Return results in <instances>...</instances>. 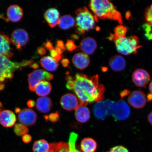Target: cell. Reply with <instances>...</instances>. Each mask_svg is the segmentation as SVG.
Returning <instances> with one entry per match:
<instances>
[{
    "label": "cell",
    "mask_w": 152,
    "mask_h": 152,
    "mask_svg": "<svg viewBox=\"0 0 152 152\" xmlns=\"http://www.w3.org/2000/svg\"><path fill=\"white\" fill-rule=\"evenodd\" d=\"M16 121V115L12 111L0 109V124L5 128L14 126Z\"/></svg>",
    "instance_id": "9a60e30c"
},
{
    "label": "cell",
    "mask_w": 152,
    "mask_h": 152,
    "mask_svg": "<svg viewBox=\"0 0 152 152\" xmlns=\"http://www.w3.org/2000/svg\"><path fill=\"white\" fill-rule=\"evenodd\" d=\"M131 94L130 91L128 90H125L121 91L120 92V96L121 98H124L127 96H129Z\"/></svg>",
    "instance_id": "ab89813d"
},
{
    "label": "cell",
    "mask_w": 152,
    "mask_h": 152,
    "mask_svg": "<svg viewBox=\"0 0 152 152\" xmlns=\"http://www.w3.org/2000/svg\"><path fill=\"white\" fill-rule=\"evenodd\" d=\"M23 15V10L18 5L10 6L7 10V16L9 20L12 22L19 21Z\"/></svg>",
    "instance_id": "d6986e66"
},
{
    "label": "cell",
    "mask_w": 152,
    "mask_h": 152,
    "mask_svg": "<svg viewBox=\"0 0 152 152\" xmlns=\"http://www.w3.org/2000/svg\"><path fill=\"white\" fill-rule=\"evenodd\" d=\"M90 110L85 106L81 105L75 110V117L79 122H87L90 119Z\"/></svg>",
    "instance_id": "603a6c76"
},
{
    "label": "cell",
    "mask_w": 152,
    "mask_h": 152,
    "mask_svg": "<svg viewBox=\"0 0 152 152\" xmlns=\"http://www.w3.org/2000/svg\"><path fill=\"white\" fill-rule=\"evenodd\" d=\"M131 111L130 107L124 101L113 102L112 105L111 115L115 119L124 121L128 118L130 115Z\"/></svg>",
    "instance_id": "ba28073f"
},
{
    "label": "cell",
    "mask_w": 152,
    "mask_h": 152,
    "mask_svg": "<svg viewBox=\"0 0 152 152\" xmlns=\"http://www.w3.org/2000/svg\"><path fill=\"white\" fill-rule=\"evenodd\" d=\"M59 17L60 13L58 10L53 8L48 9L44 14L45 20L52 28L55 27L58 24Z\"/></svg>",
    "instance_id": "ffe728a7"
},
{
    "label": "cell",
    "mask_w": 152,
    "mask_h": 152,
    "mask_svg": "<svg viewBox=\"0 0 152 152\" xmlns=\"http://www.w3.org/2000/svg\"><path fill=\"white\" fill-rule=\"evenodd\" d=\"M28 87L31 92H34L35 87L39 83L43 81L50 80L54 76L42 69L36 70L28 74Z\"/></svg>",
    "instance_id": "52a82bcc"
},
{
    "label": "cell",
    "mask_w": 152,
    "mask_h": 152,
    "mask_svg": "<svg viewBox=\"0 0 152 152\" xmlns=\"http://www.w3.org/2000/svg\"><path fill=\"white\" fill-rule=\"evenodd\" d=\"M28 39V33L23 28H19L14 30L11 35V41L18 49L26 45Z\"/></svg>",
    "instance_id": "30bf717a"
},
{
    "label": "cell",
    "mask_w": 152,
    "mask_h": 152,
    "mask_svg": "<svg viewBox=\"0 0 152 152\" xmlns=\"http://www.w3.org/2000/svg\"><path fill=\"white\" fill-rule=\"evenodd\" d=\"M46 51L45 47H39L38 48L37 50V52L38 54L41 55V56L45 54L46 53Z\"/></svg>",
    "instance_id": "60d3db41"
},
{
    "label": "cell",
    "mask_w": 152,
    "mask_h": 152,
    "mask_svg": "<svg viewBox=\"0 0 152 152\" xmlns=\"http://www.w3.org/2000/svg\"><path fill=\"white\" fill-rule=\"evenodd\" d=\"M145 18L147 24L152 28V4L146 9L145 12Z\"/></svg>",
    "instance_id": "4dcf8cb0"
},
{
    "label": "cell",
    "mask_w": 152,
    "mask_h": 152,
    "mask_svg": "<svg viewBox=\"0 0 152 152\" xmlns=\"http://www.w3.org/2000/svg\"><path fill=\"white\" fill-rule=\"evenodd\" d=\"M36 105L38 111L42 113H46L52 109V102L48 97H41L37 100Z\"/></svg>",
    "instance_id": "7402d4cb"
},
{
    "label": "cell",
    "mask_w": 152,
    "mask_h": 152,
    "mask_svg": "<svg viewBox=\"0 0 152 152\" xmlns=\"http://www.w3.org/2000/svg\"><path fill=\"white\" fill-rule=\"evenodd\" d=\"M77 137V134L72 132L70 134L68 142H60L50 144L49 152H81L76 147Z\"/></svg>",
    "instance_id": "8992f818"
},
{
    "label": "cell",
    "mask_w": 152,
    "mask_h": 152,
    "mask_svg": "<svg viewBox=\"0 0 152 152\" xmlns=\"http://www.w3.org/2000/svg\"><path fill=\"white\" fill-rule=\"evenodd\" d=\"M97 45L96 41L93 38L87 37L81 41L80 48L84 54L87 55H92L96 51Z\"/></svg>",
    "instance_id": "e0dca14e"
},
{
    "label": "cell",
    "mask_w": 152,
    "mask_h": 152,
    "mask_svg": "<svg viewBox=\"0 0 152 152\" xmlns=\"http://www.w3.org/2000/svg\"><path fill=\"white\" fill-rule=\"evenodd\" d=\"M5 87V85L3 83L0 82V92L2 91Z\"/></svg>",
    "instance_id": "bcb514c9"
},
{
    "label": "cell",
    "mask_w": 152,
    "mask_h": 152,
    "mask_svg": "<svg viewBox=\"0 0 152 152\" xmlns=\"http://www.w3.org/2000/svg\"><path fill=\"white\" fill-rule=\"evenodd\" d=\"M45 48L46 49L49 51L54 49L53 44L50 41L47 40L44 43Z\"/></svg>",
    "instance_id": "8d00e7d4"
},
{
    "label": "cell",
    "mask_w": 152,
    "mask_h": 152,
    "mask_svg": "<svg viewBox=\"0 0 152 152\" xmlns=\"http://www.w3.org/2000/svg\"><path fill=\"white\" fill-rule=\"evenodd\" d=\"M31 136L29 134H26L23 136L22 140L24 143L28 144L31 141Z\"/></svg>",
    "instance_id": "74e56055"
},
{
    "label": "cell",
    "mask_w": 152,
    "mask_h": 152,
    "mask_svg": "<svg viewBox=\"0 0 152 152\" xmlns=\"http://www.w3.org/2000/svg\"><path fill=\"white\" fill-rule=\"evenodd\" d=\"M150 79L151 77L149 73L143 69H137L132 74L133 82L138 87L145 88Z\"/></svg>",
    "instance_id": "4fadbf2b"
},
{
    "label": "cell",
    "mask_w": 152,
    "mask_h": 152,
    "mask_svg": "<svg viewBox=\"0 0 152 152\" xmlns=\"http://www.w3.org/2000/svg\"><path fill=\"white\" fill-rule=\"evenodd\" d=\"M11 40L8 36L3 33L0 34V55L11 58L14 54L10 47Z\"/></svg>",
    "instance_id": "2e32d148"
},
{
    "label": "cell",
    "mask_w": 152,
    "mask_h": 152,
    "mask_svg": "<svg viewBox=\"0 0 152 152\" xmlns=\"http://www.w3.org/2000/svg\"><path fill=\"white\" fill-rule=\"evenodd\" d=\"M35 102L32 100H28L27 102L28 106L30 108L34 107L35 106Z\"/></svg>",
    "instance_id": "7bdbcfd3"
},
{
    "label": "cell",
    "mask_w": 152,
    "mask_h": 152,
    "mask_svg": "<svg viewBox=\"0 0 152 152\" xmlns=\"http://www.w3.org/2000/svg\"><path fill=\"white\" fill-rule=\"evenodd\" d=\"M33 64V60H24L19 62H12L7 57L0 55V82L3 83L8 80H11L16 70L25 66H31Z\"/></svg>",
    "instance_id": "3957f363"
},
{
    "label": "cell",
    "mask_w": 152,
    "mask_h": 152,
    "mask_svg": "<svg viewBox=\"0 0 152 152\" xmlns=\"http://www.w3.org/2000/svg\"><path fill=\"white\" fill-rule=\"evenodd\" d=\"M89 7L98 20V19H109L117 21L121 25L123 24L121 13L109 1L93 0L91 1Z\"/></svg>",
    "instance_id": "7a4b0ae2"
},
{
    "label": "cell",
    "mask_w": 152,
    "mask_h": 152,
    "mask_svg": "<svg viewBox=\"0 0 152 152\" xmlns=\"http://www.w3.org/2000/svg\"><path fill=\"white\" fill-rule=\"evenodd\" d=\"M50 52L51 56L57 62L61 59L62 55L59 53L55 48L50 51Z\"/></svg>",
    "instance_id": "836d02e7"
},
{
    "label": "cell",
    "mask_w": 152,
    "mask_h": 152,
    "mask_svg": "<svg viewBox=\"0 0 152 152\" xmlns=\"http://www.w3.org/2000/svg\"><path fill=\"white\" fill-rule=\"evenodd\" d=\"M45 119L50 121L53 122H56L59 118V115L58 113H52L49 115L48 116L45 117Z\"/></svg>",
    "instance_id": "e575fe53"
},
{
    "label": "cell",
    "mask_w": 152,
    "mask_h": 152,
    "mask_svg": "<svg viewBox=\"0 0 152 152\" xmlns=\"http://www.w3.org/2000/svg\"><path fill=\"white\" fill-rule=\"evenodd\" d=\"M72 37H73V39H78L79 37H78V36L77 35H72Z\"/></svg>",
    "instance_id": "c3c4849f"
},
{
    "label": "cell",
    "mask_w": 152,
    "mask_h": 152,
    "mask_svg": "<svg viewBox=\"0 0 152 152\" xmlns=\"http://www.w3.org/2000/svg\"><path fill=\"white\" fill-rule=\"evenodd\" d=\"M114 102L110 100L97 102L93 107L95 116L104 120L108 116L111 115V108Z\"/></svg>",
    "instance_id": "9c48e42d"
},
{
    "label": "cell",
    "mask_w": 152,
    "mask_h": 152,
    "mask_svg": "<svg viewBox=\"0 0 152 152\" xmlns=\"http://www.w3.org/2000/svg\"><path fill=\"white\" fill-rule=\"evenodd\" d=\"M109 64L111 69L115 72L123 71L126 66L125 59L119 55H116L112 57L110 59Z\"/></svg>",
    "instance_id": "44dd1931"
},
{
    "label": "cell",
    "mask_w": 152,
    "mask_h": 152,
    "mask_svg": "<svg viewBox=\"0 0 152 152\" xmlns=\"http://www.w3.org/2000/svg\"><path fill=\"white\" fill-rule=\"evenodd\" d=\"M149 88L151 94H152V81H151V82L150 83Z\"/></svg>",
    "instance_id": "7dc6e473"
},
{
    "label": "cell",
    "mask_w": 152,
    "mask_h": 152,
    "mask_svg": "<svg viewBox=\"0 0 152 152\" xmlns=\"http://www.w3.org/2000/svg\"><path fill=\"white\" fill-rule=\"evenodd\" d=\"M76 32L82 35L92 29L98 20L86 7L77 9L76 11Z\"/></svg>",
    "instance_id": "5b68a950"
},
{
    "label": "cell",
    "mask_w": 152,
    "mask_h": 152,
    "mask_svg": "<svg viewBox=\"0 0 152 152\" xmlns=\"http://www.w3.org/2000/svg\"><path fill=\"white\" fill-rule=\"evenodd\" d=\"M148 120L152 126V111L149 114L148 117Z\"/></svg>",
    "instance_id": "ee69618b"
},
{
    "label": "cell",
    "mask_w": 152,
    "mask_h": 152,
    "mask_svg": "<svg viewBox=\"0 0 152 152\" xmlns=\"http://www.w3.org/2000/svg\"><path fill=\"white\" fill-rule=\"evenodd\" d=\"M15 111H16V113H20V109H19L18 108H17L15 110Z\"/></svg>",
    "instance_id": "681fc988"
},
{
    "label": "cell",
    "mask_w": 152,
    "mask_h": 152,
    "mask_svg": "<svg viewBox=\"0 0 152 152\" xmlns=\"http://www.w3.org/2000/svg\"><path fill=\"white\" fill-rule=\"evenodd\" d=\"M40 64L44 68L49 71H56L58 66V62L49 56L42 57L40 60Z\"/></svg>",
    "instance_id": "d4e9b609"
},
{
    "label": "cell",
    "mask_w": 152,
    "mask_h": 152,
    "mask_svg": "<svg viewBox=\"0 0 152 152\" xmlns=\"http://www.w3.org/2000/svg\"><path fill=\"white\" fill-rule=\"evenodd\" d=\"M97 146L96 141L90 138L83 139L80 144L81 149L83 152H94L96 150Z\"/></svg>",
    "instance_id": "484cf974"
},
{
    "label": "cell",
    "mask_w": 152,
    "mask_h": 152,
    "mask_svg": "<svg viewBox=\"0 0 152 152\" xmlns=\"http://www.w3.org/2000/svg\"><path fill=\"white\" fill-rule=\"evenodd\" d=\"M66 48L69 52H72L77 48V47L75 45L73 40L69 39L66 41L65 45Z\"/></svg>",
    "instance_id": "1f68e13d"
},
{
    "label": "cell",
    "mask_w": 152,
    "mask_h": 152,
    "mask_svg": "<svg viewBox=\"0 0 152 152\" xmlns=\"http://www.w3.org/2000/svg\"><path fill=\"white\" fill-rule=\"evenodd\" d=\"M52 90V85L47 81L39 83L35 87V91L38 96H45L50 94Z\"/></svg>",
    "instance_id": "cb8c5ba5"
},
{
    "label": "cell",
    "mask_w": 152,
    "mask_h": 152,
    "mask_svg": "<svg viewBox=\"0 0 152 152\" xmlns=\"http://www.w3.org/2000/svg\"><path fill=\"white\" fill-rule=\"evenodd\" d=\"M90 58L88 55L83 53H77L72 58V62L76 68L80 70L86 68L90 64Z\"/></svg>",
    "instance_id": "ac0fdd59"
},
{
    "label": "cell",
    "mask_w": 152,
    "mask_h": 152,
    "mask_svg": "<svg viewBox=\"0 0 152 152\" xmlns=\"http://www.w3.org/2000/svg\"><path fill=\"white\" fill-rule=\"evenodd\" d=\"M58 24L61 29L67 30L75 26V20L71 15H64L60 18Z\"/></svg>",
    "instance_id": "4316f807"
},
{
    "label": "cell",
    "mask_w": 152,
    "mask_h": 152,
    "mask_svg": "<svg viewBox=\"0 0 152 152\" xmlns=\"http://www.w3.org/2000/svg\"><path fill=\"white\" fill-rule=\"evenodd\" d=\"M147 100L148 102L152 101V94L151 93L148 95Z\"/></svg>",
    "instance_id": "f6af8a7d"
},
{
    "label": "cell",
    "mask_w": 152,
    "mask_h": 152,
    "mask_svg": "<svg viewBox=\"0 0 152 152\" xmlns=\"http://www.w3.org/2000/svg\"><path fill=\"white\" fill-rule=\"evenodd\" d=\"M144 28L146 32V36L148 39H152V33H151L152 28L148 24H145L144 26Z\"/></svg>",
    "instance_id": "d590c367"
},
{
    "label": "cell",
    "mask_w": 152,
    "mask_h": 152,
    "mask_svg": "<svg viewBox=\"0 0 152 152\" xmlns=\"http://www.w3.org/2000/svg\"><path fill=\"white\" fill-rule=\"evenodd\" d=\"M128 100L130 105L136 109L143 108L147 103L145 94L140 91H134L131 93L129 95Z\"/></svg>",
    "instance_id": "8fae6325"
},
{
    "label": "cell",
    "mask_w": 152,
    "mask_h": 152,
    "mask_svg": "<svg viewBox=\"0 0 152 152\" xmlns=\"http://www.w3.org/2000/svg\"><path fill=\"white\" fill-rule=\"evenodd\" d=\"M19 121L26 126L34 125L37 122V115L33 110L25 109L20 111L18 115Z\"/></svg>",
    "instance_id": "5bb4252c"
},
{
    "label": "cell",
    "mask_w": 152,
    "mask_h": 152,
    "mask_svg": "<svg viewBox=\"0 0 152 152\" xmlns=\"http://www.w3.org/2000/svg\"><path fill=\"white\" fill-rule=\"evenodd\" d=\"M105 152H129L126 148L122 145H118L112 148L109 151Z\"/></svg>",
    "instance_id": "d6a6232c"
},
{
    "label": "cell",
    "mask_w": 152,
    "mask_h": 152,
    "mask_svg": "<svg viewBox=\"0 0 152 152\" xmlns=\"http://www.w3.org/2000/svg\"><path fill=\"white\" fill-rule=\"evenodd\" d=\"M109 39L115 43L118 52L125 56L136 54L138 49L142 47L139 44L138 37L136 36L118 37H116L113 34H111Z\"/></svg>",
    "instance_id": "277c9868"
},
{
    "label": "cell",
    "mask_w": 152,
    "mask_h": 152,
    "mask_svg": "<svg viewBox=\"0 0 152 152\" xmlns=\"http://www.w3.org/2000/svg\"><path fill=\"white\" fill-rule=\"evenodd\" d=\"M66 79V87L73 91L81 105L86 106L103 99L105 88L103 85L99 84L98 75L90 77L84 74L77 73L73 78L68 76Z\"/></svg>",
    "instance_id": "6da1fadb"
},
{
    "label": "cell",
    "mask_w": 152,
    "mask_h": 152,
    "mask_svg": "<svg viewBox=\"0 0 152 152\" xmlns=\"http://www.w3.org/2000/svg\"><path fill=\"white\" fill-rule=\"evenodd\" d=\"M50 148V144L46 140L42 139L34 142L33 150L34 152H49Z\"/></svg>",
    "instance_id": "83f0119b"
},
{
    "label": "cell",
    "mask_w": 152,
    "mask_h": 152,
    "mask_svg": "<svg viewBox=\"0 0 152 152\" xmlns=\"http://www.w3.org/2000/svg\"><path fill=\"white\" fill-rule=\"evenodd\" d=\"M60 102L62 107L68 111L76 110L81 105V102L77 97L71 94L64 95L61 99Z\"/></svg>",
    "instance_id": "7c38bea8"
},
{
    "label": "cell",
    "mask_w": 152,
    "mask_h": 152,
    "mask_svg": "<svg viewBox=\"0 0 152 152\" xmlns=\"http://www.w3.org/2000/svg\"><path fill=\"white\" fill-rule=\"evenodd\" d=\"M61 64L64 67H66L68 66L69 63V60L67 59H63L61 61Z\"/></svg>",
    "instance_id": "b9f144b4"
},
{
    "label": "cell",
    "mask_w": 152,
    "mask_h": 152,
    "mask_svg": "<svg viewBox=\"0 0 152 152\" xmlns=\"http://www.w3.org/2000/svg\"><path fill=\"white\" fill-rule=\"evenodd\" d=\"M14 131L15 134L19 136H23L28 132V129L26 125L19 123L15 125Z\"/></svg>",
    "instance_id": "f1b7e54d"
},
{
    "label": "cell",
    "mask_w": 152,
    "mask_h": 152,
    "mask_svg": "<svg viewBox=\"0 0 152 152\" xmlns=\"http://www.w3.org/2000/svg\"><path fill=\"white\" fill-rule=\"evenodd\" d=\"M127 32V28L125 26L122 25L118 26L114 29L113 34L116 37H126Z\"/></svg>",
    "instance_id": "f546056e"
},
{
    "label": "cell",
    "mask_w": 152,
    "mask_h": 152,
    "mask_svg": "<svg viewBox=\"0 0 152 152\" xmlns=\"http://www.w3.org/2000/svg\"><path fill=\"white\" fill-rule=\"evenodd\" d=\"M56 46L59 48L63 51H65L66 50V47L64 45L63 41L61 40H59L57 41Z\"/></svg>",
    "instance_id": "f35d334b"
}]
</instances>
